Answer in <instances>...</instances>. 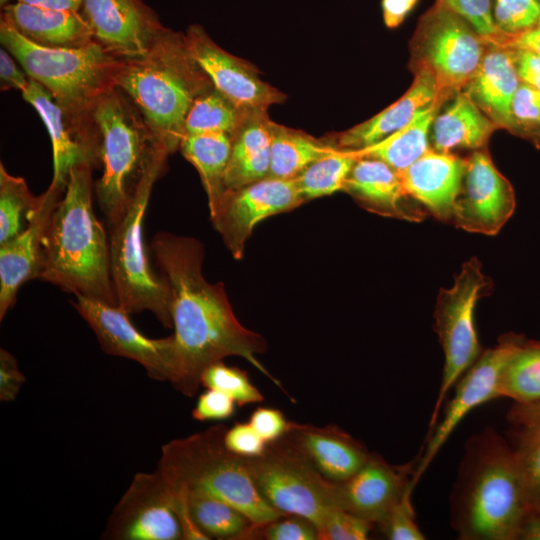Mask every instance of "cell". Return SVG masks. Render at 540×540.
I'll return each mask as SVG.
<instances>
[{
	"mask_svg": "<svg viewBox=\"0 0 540 540\" xmlns=\"http://www.w3.org/2000/svg\"><path fill=\"white\" fill-rule=\"evenodd\" d=\"M470 448L454 501L459 538L521 539L531 510L514 449L489 431Z\"/></svg>",
	"mask_w": 540,
	"mask_h": 540,
	"instance_id": "3957f363",
	"label": "cell"
},
{
	"mask_svg": "<svg viewBox=\"0 0 540 540\" xmlns=\"http://www.w3.org/2000/svg\"><path fill=\"white\" fill-rule=\"evenodd\" d=\"M520 83L513 51L496 46L484 54L477 72L466 85L465 94L498 127L512 130L511 104Z\"/></svg>",
	"mask_w": 540,
	"mask_h": 540,
	"instance_id": "83f0119b",
	"label": "cell"
},
{
	"mask_svg": "<svg viewBox=\"0 0 540 540\" xmlns=\"http://www.w3.org/2000/svg\"><path fill=\"white\" fill-rule=\"evenodd\" d=\"M247 111L238 108L213 86L194 100L185 119L184 135L204 132L232 135Z\"/></svg>",
	"mask_w": 540,
	"mask_h": 540,
	"instance_id": "8d00e7d4",
	"label": "cell"
},
{
	"mask_svg": "<svg viewBox=\"0 0 540 540\" xmlns=\"http://www.w3.org/2000/svg\"><path fill=\"white\" fill-rule=\"evenodd\" d=\"M232 135L204 132L183 136L179 150L198 171L212 217L226 192L225 174L230 158Z\"/></svg>",
	"mask_w": 540,
	"mask_h": 540,
	"instance_id": "4dcf8cb0",
	"label": "cell"
},
{
	"mask_svg": "<svg viewBox=\"0 0 540 540\" xmlns=\"http://www.w3.org/2000/svg\"><path fill=\"white\" fill-rule=\"evenodd\" d=\"M151 249L171 290L175 346L172 386L192 397L210 365L239 356L283 390L256 357L266 350L265 339L238 321L223 284H211L204 278L202 243L193 237L159 232L151 241Z\"/></svg>",
	"mask_w": 540,
	"mask_h": 540,
	"instance_id": "6da1fadb",
	"label": "cell"
},
{
	"mask_svg": "<svg viewBox=\"0 0 540 540\" xmlns=\"http://www.w3.org/2000/svg\"><path fill=\"white\" fill-rule=\"evenodd\" d=\"M490 287V279L474 257L462 265L450 288L440 289L434 312V330L443 349L444 367L428 435L437 424L445 397L482 352L474 313L477 301L487 294Z\"/></svg>",
	"mask_w": 540,
	"mask_h": 540,
	"instance_id": "30bf717a",
	"label": "cell"
},
{
	"mask_svg": "<svg viewBox=\"0 0 540 540\" xmlns=\"http://www.w3.org/2000/svg\"><path fill=\"white\" fill-rule=\"evenodd\" d=\"M8 2H9V0H0V3H1L2 7H5L6 5L10 4Z\"/></svg>",
	"mask_w": 540,
	"mask_h": 540,
	"instance_id": "91938a15",
	"label": "cell"
},
{
	"mask_svg": "<svg viewBox=\"0 0 540 540\" xmlns=\"http://www.w3.org/2000/svg\"><path fill=\"white\" fill-rule=\"evenodd\" d=\"M499 396L521 404L540 399V341L524 338L502 372Z\"/></svg>",
	"mask_w": 540,
	"mask_h": 540,
	"instance_id": "836d02e7",
	"label": "cell"
},
{
	"mask_svg": "<svg viewBox=\"0 0 540 540\" xmlns=\"http://www.w3.org/2000/svg\"><path fill=\"white\" fill-rule=\"evenodd\" d=\"M344 191L366 210L381 216L420 222L427 213L405 191L398 172L378 159L358 158Z\"/></svg>",
	"mask_w": 540,
	"mask_h": 540,
	"instance_id": "7402d4cb",
	"label": "cell"
},
{
	"mask_svg": "<svg viewBox=\"0 0 540 540\" xmlns=\"http://www.w3.org/2000/svg\"><path fill=\"white\" fill-rule=\"evenodd\" d=\"M465 19L487 42L494 43L504 33L496 26L490 0H438Z\"/></svg>",
	"mask_w": 540,
	"mask_h": 540,
	"instance_id": "ee69618b",
	"label": "cell"
},
{
	"mask_svg": "<svg viewBox=\"0 0 540 540\" xmlns=\"http://www.w3.org/2000/svg\"><path fill=\"white\" fill-rule=\"evenodd\" d=\"M94 41L129 60L145 55L166 29L142 0H83Z\"/></svg>",
	"mask_w": 540,
	"mask_h": 540,
	"instance_id": "ac0fdd59",
	"label": "cell"
},
{
	"mask_svg": "<svg viewBox=\"0 0 540 540\" xmlns=\"http://www.w3.org/2000/svg\"><path fill=\"white\" fill-rule=\"evenodd\" d=\"M224 444L232 453L254 458L262 455L267 444L248 422H237L227 428L224 434Z\"/></svg>",
	"mask_w": 540,
	"mask_h": 540,
	"instance_id": "bcb514c9",
	"label": "cell"
},
{
	"mask_svg": "<svg viewBox=\"0 0 540 540\" xmlns=\"http://www.w3.org/2000/svg\"><path fill=\"white\" fill-rule=\"evenodd\" d=\"M284 437L328 480L343 482L359 471L372 453L335 425L289 422Z\"/></svg>",
	"mask_w": 540,
	"mask_h": 540,
	"instance_id": "44dd1931",
	"label": "cell"
},
{
	"mask_svg": "<svg viewBox=\"0 0 540 540\" xmlns=\"http://www.w3.org/2000/svg\"><path fill=\"white\" fill-rule=\"evenodd\" d=\"M540 517V502H538L532 509L531 519Z\"/></svg>",
	"mask_w": 540,
	"mask_h": 540,
	"instance_id": "680465c9",
	"label": "cell"
},
{
	"mask_svg": "<svg viewBox=\"0 0 540 540\" xmlns=\"http://www.w3.org/2000/svg\"><path fill=\"white\" fill-rule=\"evenodd\" d=\"M515 427H525L540 421V399L530 403H514L507 414Z\"/></svg>",
	"mask_w": 540,
	"mask_h": 540,
	"instance_id": "db71d44e",
	"label": "cell"
},
{
	"mask_svg": "<svg viewBox=\"0 0 540 540\" xmlns=\"http://www.w3.org/2000/svg\"><path fill=\"white\" fill-rule=\"evenodd\" d=\"M466 160L429 149L405 170L398 172L405 191L435 218L451 222Z\"/></svg>",
	"mask_w": 540,
	"mask_h": 540,
	"instance_id": "603a6c76",
	"label": "cell"
},
{
	"mask_svg": "<svg viewBox=\"0 0 540 540\" xmlns=\"http://www.w3.org/2000/svg\"><path fill=\"white\" fill-rule=\"evenodd\" d=\"M258 535L267 540H319L315 523L296 514H282L259 527L254 536Z\"/></svg>",
	"mask_w": 540,
	"mask_h": 540,
	"instance_id": "f6af8a7d",
	"label": "cell"
},
{
	"mask_svg": "<svg viewBox=\"0 0 540 540\" xmlns=\"http://www.w3.org/2000/svg\"><path fill=\"white\" fill-rule=\"evenodd\" d=\"M358 157L351 150L335 147L310 164L296 179L305 201L344 191L345 183Z\"/></svg>",
	"mask_w": 540,
	"mask_h": 540,
	"instance_id": "d590c367",
	"label": "cell"
},
{
	"mask_svg": "<svg viewBox=\"0 0 540 540\" xmlns=\"http://www.w3.org/2000/svg\"><path fill=\"white\" fill-rule=\"evenodd\" d=\"M23 99L39 114L45 124L53 150V184L66 188L71 169L79 164H98L93 142L81 133L65 116L53 97L36 81L29 78Z\"/></svg>",
	"mask_w": 540,
	"mask_h": 540,
	"instance_id": "d4e9b609",
	"label": "cell"
},
{
	"mask_svg": "<svg viewBox=\"0 0 540 540\" xmlns=\"http://www.w3.org/2000/svg\"><path fill=\"white\" fill-rule=\"evenodd\" d=\"M515 206L513 187L488 152L474 151L466 159L451 222L468 232L495 235L513 215Z\"/></svg>",
	"mask_w": 540,
	"mask_h": 540,
	"instance_id": "2e32d148",
	"label": "cell"
},
{
	"mask_svg": "<svg viewBox=\"0 0 540 540\" xmlns=\"http://www.w3.org/2000/svg\"><path fill=\"white\" fill-rule=\"evenodd\" d=\"M187 47L214 88L242 110H263L285 100V95L264 82L248 62L217 45L199 25L185 33Z\"/></svg>",
	"mask_w": 540,
	"mask_h": 540,
	"instance_id": "e0dca14e",
	"label": "cell"
},
{
	"mask_svg": "<svg viewBox=\"0 0 540 540\" xmlns=\"http://www.w3.org/2000/svg\"><path fill=\"white\" fill-rule=\"evenodd\" d=\"M71 304L93 330L105 353L136 361L154 380L171 381L175 370L173 335L159 339L145 336L117 305L82 295H75Z\"/></svg>",
	"mask_w": 540,
	"mask_h": 540,
	"instance_id": "7c38bea8",
	"label": "cell"
},
{
	"mask_svg": "<svg viewBox=\"0 0 540 540\" xmlns=\"http://www.w3.org/2000/svg\"><path fill=\"white\" fill-rule=\"evenodd\" d=\"M262 497L282 514L303 516L318 526L341 508L337 483L325 478L284 436L258 457L245 458Z\"/></svg>",
	"mask_w": 540,
	"mask_h": 540,
	"instance_id": "9c48e42d",
	"label": "cell"
},
{
	"mask_svg": "<svg viewBox=\"0 0 540 540\" xmlns=\"http://www.w3.org/2000/svg\"><path fill=\"white\" fill-rule=\"evenodd\" d=\"M498 126L465 94L454 101L433 121V149L450 153L454 149H479Z\"/></svg>",
	"mask_w": 540,
	"mask_h": 540,
	"instance_id": "f546056e",
	"label": "cell"
},
{
	"mask_svg": "<svg viewBox=\"0 0 540 540\" xmlns=\"http://www.w3.org/2000/svg\"><path fill=\"white\" fill-rule=\"evenodd\" d=\"M417 0H382L383 19L389 28L397 27Z\"/></svg>",
	"mask_w": 540,
	"mask_h": 540,
	"instance_id": "11a10c76",
	"label": "cell"
},
{
	"mask_svg": "<svg viewBox=\"0 0 540 540\" xmlns=\"http://www.w3.org/2000/svg\"><path fill=\"white\" fill-rule=\"evenodd\" d=\"M494 21L504 34L528 31L540 23V0H496Z\"/></svg>",
	"mask_w": 540,
	"mask_h": 540,
	"instance_id": "ab89813d",
	"label": "cell"
},
{
	"mask_svg": "<svg viewBox=\"0 0 540 540\" xmlns=\"http://www.w3.org/2000/svg\"><path fill=\"white\" fill-rule=\"evenodd\" d=\"M1 20L27 40L49 48H79L94 41L83 14L21 2L3 7Z\"/></svg>",
	"mask_w": 540,
	"mask_h": 540,
	"instance_id": "4316f807",
	"label": "cell"
},
{
	"mask_svg": "<svg viewBox=\"0 0 540 540\" xmlns=\"http://www.w3.org/2000/svg\"><path fill=\"white\" fill-rule=\"evenodd\" d=\"M519 429L514 452L532 512L533 507L540 502V421Z\"/></svg>",
	"mask_w": 540,
	"mask_h": 540,
	"instance_id": "f35d334b",
	"label": "cell"
},
{
	"mask_svg": "<svg viewBox=\"0 0 540 540\" xmlns=\"http://www.w3.org/2000/svg\"><path fill=\"white\" fill-rule=\"evenodd\" d=\"M201 385L230 396L239 406L262 402L264 397L246 373L235 366L218 361L210 365L201 376Z\"/></svg>",
	"mask_w": 540,
	"mask_h": 540,
	"instance_id": "74e56055",
	"label": "cell"
},
{
	"mask_svg": "<svg viewBox=\"0 0 540 540\" xmlns=\"http://www.w3.org/2000/svg\"><path fill=\"white\" fill-rule=\"evenodd\" d=\"M170 493L181 523L183 539L254 538L256 526L244 513L229 503L203 493Z\"/></svg>",
	"mask_w": 540,
	"mask_h": 540,
	"instance_id": "484cf974",
	"label": "cell"
},
{
	"mask_svg": "<svg viewBox=\"0 0 540 540\" xmlns=\"http://www.w3.org/2000/svg\"><path fill=\"white\" fill-rule=\"evenodd\" d=\"M523 340V336L513 333L503 335L494 347L482 351L457 381L453 398L439 424L427 436L424 451L417 459L413 476L415 485L461 420L477 406L500 398L502 372Z\"/></svg>",
	"mask_w": 540,
	"mask_h": 540,
	"instance_id": "5bb4252c",
	"label": "cell"
},
{
	"mask_svg": "<svg viewBox=\"0 0 540 540\" xmlns=\"http://www.w3.org/2000/svg\"><path fill=\"white\" fill-rule=\"evenodd\" d=\"M306 202L296 179L267 177L227 190L216 213L214 229L235 259H241L254 228L264 219L291 211Z\"/></svg>",
	"mask_w": 540,
	"mask_h": 540,
	"instance_id": "9a60e30c",
	"label": "cell"
},
{
	"mask_svg": "<svg viewBox=\"0 0 540 540\" xmlns=\"http://www.w3.org/2000/svg\"><path fill=\"white\" fill-rule=\"evenodd\" d=\"M334 146L312 136L272 122L269 177L295 179Z\"/></svg>",
	"mask_w": 540,
	"mask_h": 540,
	"instance_id": "d6a6232c",
	"label": "cell"
},
{
	"mask_svg": "<svg viewBox=\"0 0 540 540\" xmlns=\"http://www.w3.org/2000/svg\"><path fill=\"white\" fill-rule=\"evenodd\" d=\"M227 427L214 425L163 445L157 470L171 492L203 493L239 509L259 527L280 517L259 493L246 459L224 444Z\"/></svg>",
	"mask_w": 540,
	"mask_h": 540,
	"instance_id": "5b68a950",
	"label": "cell"
},
{
	"mask_svg": "<svg viewBox=\"0 0 540 540\" xmlns=\"http://www.w3.org/2000/svg\"><path fill=\"white\" fill-rule=\"evenodd\" d=\"M116 88L170 154L179 149L194 100L213 84L192 57L185 34L166 28L145 55L124 60Z\"/></svg>",
	"mask_w": 540,
	"mask_h": 540,
	"instance_id": "277c9868",
	"label": "cell"
},
{
	"mask_svg": "<svg viewBox=\"0 0 540 540\" xmlns=\"http://www.w3.org/2000/svg\"><path fill=\"white\" fill-rule=\"evenodd\" d=\"M413 489H408L378 526L390 540H423L411 502Z\"/></svg>",
	"mask_w": 540,
	"mask_h": 540,
	"instance_id": "7bdbcfd3",
	"label": "cell"
},
{
	"mask_svg": "<svg viewBox=\"0 0 540 540\" xmlns=\"http://www.w3.org/2000/svg\"><path fill=\"white\" fill-rule=\"evenodd\" d=\"M87 124L102 168L95 184L96 196L111 226L125 212L159 142L131 101L116 87L94 102Z\"/></svg>",
	"mask_w": 540,
	"mask_h": 540,
	"instance_id": "52a82bcc",
	"label": "cell"
},
{
	"mask_svg": "<svg viewBox=\"0 0 540 540\" xmlns=\"http://www.w3.org/2000/svg\"><path fill=\"white\" fill-rule=\"evenodd\" d=\"M513 129L540 144V91L521 82L511 104Z\"/></svg>",
	"mask_w": 540,
	"mask_h": 540,
	"instance_id": "60d3db41",
	"label": "cell"
},
{
	"mask_svg": "<svg viewBox=\"0 0 540 540\" xmlns=\"http://www.w3.org/2000/svg\"><path fill=\"white\" fill-rule=\"evenodd\" d=\"M0 41L29 78L40 84L71 123L92 142L87 124L94 102L116 87L124 62L96 41L79 48L37 45L1 20Z\"/></svg>",
	"mask_w": 540,
	"mask_h": 540,
	"instance_id": "8992f818",
	"label": "cell"
},
{
	"mask_svg": "<svg viewBox=\"0 0 540 540\" xmlns=\"http://www.w3.org/2000/svg\"><path fill=\"white\" fill-rule=\"evenodd\" d=\"M249 423L266 443L282 438L289 426L284 414L275 408L258 407L249 419Z\"/></svg>",
	"mask_w": 540,
	"mask_h": 540,
	"instance_id": "c3c4849f",
	"label": "cell"
},
{
	"mask_svg": "<svg viewBox=\"0 0 540 540\" xmlns=\"http://www.w3.org/2000/svg\"><path fill=\"white\" fill-rule=\"evenodd\" d=\"M17 1L28 4V5L47 8V9L75 11V12H79L83 5V0H17Z\"/></svg>",
	"mask_w": 540,
	"mask_h": 540,
	"instance_id": "9f6ffc18",
	"label": "cell"
},
{
	"mask_svg": "<svg viewBox=\"0 0 540 540\" xmlns=\"http://www.w3.org/2000/svg\"><path fill=\"white\" fill-rule=\"evenodd\" d=\"M1 89H17L24 92L29 85V77L18 69L13 57L4 48L0 50Z\"/></svg>",
	"mask_w": 540,
	"mask_h": 540,
	"instance_id": "816d5d0a",
	"label": "cell"
},
{
	"mask_svg": "<svg viewBox=\"0 0 540 540\" xmlns=\"http://www.w3.org/2000/svg\"><path fill=\"white\" fill-rule=\"evenodd\" d=\"M235 404L227 394L207 388L199 395L192 418L200 422L226 420L234 414Z\"/></svg>",
	"mask_w": 540,
	"mask_h": 540,
	"instance_id": "7dc6e473",
	"label": "cell"
},
{
	"mask_svg": "<svg viewBox=\"0 0 540 540\" xmlns=\"http://www.w3.org/2000/svg\"><path fill=\"white\" fill-rule=\"evenodd\" d=\"M419 32L423 63L433 71L440 92L466 86L481 64L487 42L440 2L423 17Z\"/></svg>",
	"mask_w": 540,
	"mask_h": 540,
	"instance_id": "8fae6325",
	"label": "cell"
},
{
	"mask_svg": "<svg viewBox=\"0 0 540 540\" xmlns=\"http://www.w3.org/2000/svg\"><path fill=\"white\" fill-rule=\"evenodd\" d=\"M373 523L342 508L332 510L317 526L319 540H364Z\"/></svg>",
	"mask_w": 540,
	"mask_h": 540,
	"instance_id": "b9f144b4",
	"label": "cell"
},
{
	"mask_svg": "<svg viewBox=\"0 0 540 540\" xmlns=\"http://www.w3.org/2000/svg\"><path fill=\"white\" fill-rule=\"evenodd\" d=\"M107 540H183L173 497L158 470L134 475L101 536Z\"/></svg>",
	"mask_w": 540,
	"mask_h": 540,
	"instance_id": "4fadbf2b",
	"label": "cell"
},
{
	"mask_svg": "<svg viewBox=\"0 0 540 540\" xmlns=\"http://www.w3.org/2000/svg\"><path fill=\"white\" fill-rule=\"evenodd\" d=\"M25 376L18 367L16 358L6 349H0V401H14L19 394Z\"/></svg>",
	"mask_w": 540,
	"mask_h": 540,
	"instance_id": "681fc988",
	"label": "cell"
},
{
	"mask_svg": "<svg viewBox=\"0 0 540 540\" xmlns=\"http://www.w3.org/2000/svg\"><path fill=\"white\" fill-rule=\"evenodd\" d=\"M168 155L161 143L155 147L125 212L109 226V249L118 306L128 314L150 311L170 329L173 328L170 286L160 272L152 269L143 236L152 188Z\"/></svg>",
	"mask_w": 540,
	"mask_h": 540,
	"instance_id": "ba28073f",
	"label": "cell"
},
{
	"mask_svg": "<svg viewBox=\"0 0 540 540\" xmlns=\"http://www.w3.org/2000/svg\"><path fill=\"white\" fill-rule=\"evenodd\" d=\"M438 101L419 111L404 127L385 139L360 150H351L360 157L381 160L401 172L429 150L428 134L436 117Z\"/></svg>",
	"mask_w": 540,
	"mask_h": 540,
	"instance_id": "1f68e13d",
	"label": "cell"
},
{
	"mask_svg": "<svg viewBox=\"0 0 540 540\" xmlns=\"http://www.w3.org/2000/svg\"><path fill=\"white\" fill-rule=\"evenodd\" d=\"M511 50L520 81L540 91V56L527 50Z\"/></svg>",
	"mask_w": 540,
	"mask_h": 540,
	"instance_id": "f907efd6",
	"label": "cell"
},
{
	"mask_svg": "<svg viewBox=\"0 0 540 540\" xmlns=\"http://www.w3.org/2000/svg\"><path fill=\"white\" fill-rule=\"evenodd\" d=\"M440 89L433 71L424 63L407 92L372 118L340 133L328 144L343 150L371 146L407 125L421 110L437 102Z\"/></svg>",
	"mask_w": 540,
	"mask_h": 540,
	"instance_id": "cb8c5ba5",
	"label": "cell"
},
{
	"mask_svg": "<svg viewBox=\"0 0 540 540\" xmlns=\"http://www.w3.org/2000/svg\"><path fill=\"white\" fill-rule=\"evenodd\" d=\"M414 464L391 465L372 454L353 476L337 483L338 502L342 509L373 524H379L404 493L415 484Z\"/></svg>",
	"mask_w": 540,
	"mask_h": 540,
	"instance_id": "d6986e66",
	"label": "cell"
},
{
	"mask_svg": "<svg viewBox=\"0 0 540 540\" xmlns=\"http://www.w3.org/2000/svg\"><path fill=\"white\" fill-rule=\"evenodd\" d=\"M271 124L267 111L249 110L232 134L225 187L234 190L269 177Z\"/></svg>",
	"mask_w": 540,
	"mask_h": 540,
	"instance_id": "f1b7e54d",
	"label": "cell"
},
{
	"mask_svg": "<svg viewBox=\"0 0 540 540\" xmlns=\"http://www.w3.org/2000/svg\"><path fill=\"white\" fill-rule=\"evenodd\" d=\"M65 189L51 183L42 194V203L26 229L13 239L0 244L1 321L15 305L19 288L28 280L40 276L45 232Z\"/></svg>",
	"mask_w": 540,
	"mask_h": 540,
	"instance_id": "ffe728a7",
	"label": "cell"
},
{
	"mask_svg": "<svg viewBox=\"0 0 540 540\" xmlns=\"http://www.w3.org/2000/svg\"><path fill=\"white\" fill-rule=\"evenodd\" d=\"M42 194L34 196L26 181L11 175L0 164V244L26 229L42 203Z\"/></svg>",
	"mask_w": 540,
	"mask_h": 540,
	"instance_id": "e575fe53",
	"label": "cell"
},
{
	"mask_svg": "<svg viewBox=\"0 0 540 540\" xmlns=\"http://www.w3.org/2000/svg\"><path fill=\"white\" fill-rule=\"evenodd\" d=\"M524 540H540V517L530 519L521 536Z\"/></svg>",
	"mask_w": 540,
	"mask_h": 540,
	"instance_id": "6f0895ef",
	"label": "cell"
},
{
	"mask_svg": "<svg viewBox=\"0 0 540 540\" xmlns=\"http://www.w3.org/2000/svg\"><path fill=\"white\" fill-rule=\"evenodd\" d=\"M92 169L73 167L49 220L38 279L75 295L117 305L109 238L93 208Z\"/></svg>",
	"mask_w": 540,
	"mask_h": 540,
	"instance_id": "7a4b0ae2",
	"label": "cell"
},
{
	"mask_svg": "<svg viewBox=\"0 0 540 540\" xmlns=\"http://www.w3.org/2000/svg\"><path fill=\"white\" fill-rule=\"evenodd\" d=\"M496 46L531 51L540 56V23L534 28L514 34H503Z\"/></svg>",
	"mask_w": 540,
	"mask_h": 540,
	"instance_id": "f5cc1de1",
	"label": "cell"
}]
</instances>
